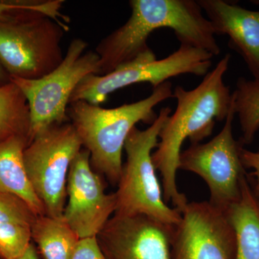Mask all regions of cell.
Returning <instances> with one entry per match:
<instances>
[{
    "instance_id": "8992f818",
    "label": "cell",
    "mask_w": 259,
    "mask_h": 259,
    "mask_svg": "<svg viewBox=\"0 0 259 259\" xmlns=\"http://www.w3.org/2000/svg\"><path fill=\"white\" fill-rule=\"evenodd\" d=\"M213 56L207 51L181 44L171 55L158 60L150 49L109 74L87 76L75 89L70 103L83 100L99 105L110 93L135 83L148 82L156 88L182 74L205 76Z\"/></svg>"
},
{
    "instance_id": "d4e9b609",
    "label": "cell",
    "mask_w": 259,
    "mask_h": 259,
    "mask_svg": "<svg viewBox=\"0 0 259 259\" xmlns=\"http://www.w3.org/2000/svg\"><path fill=\"white\" fill-rule=\"evenodd\" d=\"M0 259H3V258H0Z\"/></svg>"
},
{
    "instance_id": "ac0fdd59",
    "label": "cell",
    "mask_w": 259,
    "mask_h": 259,
    "mask_svg": "<svg viewBox=\"0 0 259 259\" xmlns=\"http://www.w3.org/2000/svg\"><path fill=\"white\" fill-rule=\"evenodd\" d=\"M30 109L20 89L13 81L0 87V144L14 136L29 141Z\"/></svg>"
},
{
    "instance_id": "7c38bea8",
    "label": "cell",
    "mask_w": 259,
    "mask_h": 259,
    "mask_svg": "<svg viewBox=\"0 0 259 259\" xmlns=\"http://www.w3.org/2000/svg\"><path fill=\"white\" fill-rule=\"evenodd\" d=\"M173 227L147 216L114 214L97 239L107 259H171Z\"/></svg>"
},
{
    "instance_id": "5bb4252c",
    "label": "cell",
    "mask_w": 259,
    "mask_h": 259,
    "mask_svg": "<svg viewBox=\"0 0 259 259\" xmlns=\"http://www.w3.org/2000/svg\"><path fill=\"white\" fill-rule=\"evenodd\" d=\"M36 216L22 199L0 192V258L17 259L26 252Z\"/></svg>"
},
{
    "instance_id": "3957f363",
    "label": "cell",
    "mask_w": 259,
    "mask_h": 259,
    "mask_svg": "<svg viewBox=\"0 0 259 259\" xmlns=\"http://www.w3.org/2000/svg\"><path fill=\"white\" fill-rule=\"evenodd\" d=\"M172 95L171 83L167 81L153 88L146 98L115 108H102L83 100L71 102L68 117L82 147L90 152L93 168L117 185L123 165L122 150L130 133L139 122L151 125L158 116L155 107Z\"/></svg>"
},
{
    "instance_id": "cb8c5ba5",
    "label": "cell",
    "mask_w": 259,
    "mask_h": 259,
    "mask_svg": "<svg viewBox=\"0 0 259 259\" xmlns=\"http://www.w3.org/2000/svg\"><path fill=\"white\" fill-rule=\"evenodd\" d=\"M11 81V77L0 63V87L8 84Z\"/></svg>"
},
{
    "instance_id": "603a6c76",
    "label": "cell",
    "mask_w": 259,
    "mask_h": 259,
    "mask_svg": "<svg viewBox=\"0 0 259 259\" xmlns=\"http://www.w3.org/2000/svg\"><path fill=\"white\" fill-rule=\"evenodd\" d=\"M17 259H40L38 257V254H37V252L36 249H35V246L34 245L31 243L30 244V247H29L28 249L26 250L25 253L22 256H20V258Z\"/></svg>"
},
{
    "instance_id": "5b68a950",
    "label": "cell",
    "mask_w": 259,
    "mask_h": 259,
    "mask_svg": "<svg viewBox=\"0 0 259 259\" xmlns=\"http://www.w3.org/2000/svg\"><path fill=\"white\" fill-rule=\"evenodd\" d=\"M88 47L83 39L75 38L62 62L49 74L37 79L11 78L30 109L29 143L51 125L69 122L67 110L75 89L88 75H100V57L95 51L86 52Z\"/></svg>"
},
{
    "instance_id": "e0dca14e",
    "label": "cell",
    "mask_w": 259,
    "mask_h": 259,
    "mask_svg": "<svg viewBox=\"0 0 259 259\" xmlns=\"http://www.w3.org/2000/svg\"><path fill=\"white\" fill-rule=\"evenodd\" d=\"M31 238L45 259H71L80 240L64 218L47 214L35 218Z\"/></svg>"
},
{
    "instance_id": "6da1fadb",
    "label": "cell",
    "mask_w": 259,
    "mask_h": 259,
    "mask_svg": "<svg viewBox=\"0 0 259 259\" xmlns=\"http://www.w3.org/2000/svg\"><path fill=\"white\" fill-rule=\"evenodd\" d=\"M231 58L226 54L193 90L175 88L172 97L177 100L176 110L165 122L152 153L154 166L161 175L163 199L171 202L180 212L188 203L177 185L182 144L187 139L192 144H199L212 134L216 121L226 120L231 110L232 94L223 77Z\"/></svg>"
},
{
    "instance_id": "d6986e66",
    "label": "cell",
    "mask_w": 259,
    "mask_h": 259,
    "mask_svg": "<svg viewBox=\"0 0 259 259\" xmlns=\"http://www.w3.org/2000/svg\"><path fill=\"white\" fill-rule=\"evenodd\" d=\"M232 96L241 125L239 141L243 145L250 144L259 130V81L240 77Z\"/></svg>"
},
{
    "instance_id": "52a82bcc",
    "label": "cell",
    "mask_w": 259,
    "mask_h": 259,
    "mask_svg": "<svg viewBox=\"0 0 259 259\" xmlns=\"http://www.w3.org/2000/svg\"><path fill=\"white\" fill-rule=\"evenodd\" d=\"M65 32L44 15L0 21V63L11 78L40 79L62 62Z\"/></svg>"
},
{
    "instance_id": "7402d4cb",
    "label": "cell",
    "mask_w": 259,
    "mask_h": 259,
    "mask_svg": "<svg viewBox=\"0 0 259 259\" xmlns=\"http://www.w3.org/2000/svg\"><path fill=\"white\" fill-rule=\"evenodd\" d=\"M241 158L245 168H250L253 171L252 175L255 177V184L253 190L259 197V152H253L243 147L241 150Z\"/></svg>"
},
{
    "instance_id": "9a60e30c",
    "label": "cell",
    "mask_w": 259,
    "mask_h": 259,
    "mask_svg": "<svg viewBox=\"0 0 259 259\" xmlns=\"http://www.w3.org/2000/svg\"><path fill=\"white\" fill-rule=\"evenodd\" d=\"M29 144L24 136H14L0 144V192L18 197L37 216L46 214L27 175L24 150Z\"/></svg>"
},
{
    "instance_id": "277c9868",
    "label": "cell",
    "mask_w": 259,
    "mask_h": 259,
    "mask_svg": "<svg viewBox=\"0 0 259 259\" xmlns=\"http://www.w3.org/2000/svg\"><path fill=\"white\" fill-rule=\"evenodd\" d=\"M171 112L170 107H163L148 128L135 127L127 136L124 146L127 160L115 192V214L147 216L171 226L180 223L182 213L167 205L163 199L152 160V151L157 146L160 132Z\"/></svg>"
},
{
    "instance_id": "8fae6325",
    "label": "cell",
    "mask_w": 259,
    "mask_h": 259,
    "mask_svg": "<svg viewBox=\"0 0 259 259\" xmlns=\"http://www.w3.org/2000/svg\"><path fill=\"white\" fill-rule=\"evenodd\" d=\"M68 203L63 218L80 239L97 237L116 211L115 193L107 194L100 175L94 171L88 150L73 160L66 185Z\"/></svg>"
},
{
    "instance_id": "9c48e42d",
    "label": "cell",
    "mask_w": 259,
    "mask_h": 259,
    "mask_svg": "<svg viewBox=\"0 0 259 259\" xmlns=\"http://www.w3.org/2000/svg\"><path fill=\"white\" fill-rule=\"evenodd\" d=\"M236 112L232 105L221 132L205 144H194L182 151L179 169L200 177L208 187L209 202L226 211L241 195L242 180L247 176L241 158L243 145L234 139L233 123Z\"/></svg>"
},
{
    "instance_id": "2e32d148",
    "label": "cell",
    "mask_w": 259,
    "mask_h": 259,
    "mask_svg": "<svg viewBox=\"0 0 259 259\" xmlns=\"http://www.w3.org/2000/svg\"><path fill=\"white\" fill-rule=\"evenodd\" d=\"M225 212L236 234V259H259V197L247 176L242 180L241 197Z\"/></svg>"
},
{
    "instance_id": "30bf717a",
    "label": "cell",
    "mask_w": 259,
    "mask_h": 259,
    "mask_svg": "<svg viewBox=\"0 0 259 259\" xmlns=\"http://www.w3.org/2000/svg\"><path fill=\"white\" fill-rule=\"evenodd\" d=\"M173 227L171 259H236L234 230L210 202H188Z\"/></svg>"
},
{
    "instance_id": "44dd1931",
    "label": "cell",
    "mask_w": 259,
    "mask_h": 259,
    "mask_svg": "<svg viewBox=\"0 0 259 259\" xmlns=\"http://www.w3.org/2000/svg\"><path fill=\"white\" fill-rule=\"evenodd\" d=\"M71 259H107L97 237L80 239Z\"/></svg>"
},
{
    "instance_id": "ba28073f",
    "label": "cell",
    "mask_w": 259,
    "mask_h": 259,
    "mask_svg": "<svg viewBox=\"0 0 259 259\" xmlns=\"http://www.w3.org/2000/svg\"><path fill=\"white\" fill-rule=\"evenodd\" d=\"M81 147L76 130L68 122L44 130L24 150L29 180L49 217H63L70 166Z\"/></svg>"
},
{
    "instance_id": "4fadbf2b",
    "label": "cell",
    "mask_w": 259,
    "mask_h": 259,
    "mask_svg": "<svg viewBox=\"0 0 259 259\" xmlns=\"http://www.w3.org/2000/svg\"><path fill=\"white\" fill-rule=\"evenodd\" d=\"M214 35L229 37L228 45L239 54L255 80L259 81V11L223 0H197Z\"/></svg>"
},
{
    "instance_id": "7a4b0ae2",
    "label": "cell",
    "mask_w": 259,
    "mask_h": 259,
    "mask_svg": "<svg viewBox=\"0 0 259 259\" xmlns=\"http://www.w3.org/2000/svg\"><path fill=\"white\" fill-rule=\"evenodd\" d=\"M131 15L124 25L99 42L100 74L112 72L120 65L149 50L148 37L154 30L170 28L181 44L221 54L208 19L194 0H131Z\"/></svg>"
},
{
    "instance_id": "ffe728a7",
    "label": "cell",
    "mask_w": 259,
    "mask_h": 259,
    "mask_svg": "<svg viewBox=\"0 0 259 259\" xmlns=\"http://www.w3.org/2000/svg\"><path fill=\"white\" fill-rule=\"evenodd\" d=\"M63 0L0 1V21H9L30 14L49 17L64 28H69L70 19L61 13Z\"/></svg>"
}]
</instances>
